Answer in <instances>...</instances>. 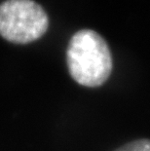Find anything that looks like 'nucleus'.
Listing matches in <instances>:
<instances>
[{
	"label": "nucleus",
	"mask_w": 150,
	"mask_h": 151,
	"mask_svg": "<svg viewBox=\"0 0 150 151\" xmlns=\"http://www.w3.org/2000/svg\"><path fill=\"white\" fill-rule=\"evenodd\" d=\"M115 151H150V139H138L121 146Z\"/></svg>",
	"instance_id": "7ed1b4c3"
},
{
	"label": "nucleus",
	"mask_w": 150,
	"mask_h": 151,
	"mask_svg": "<svg viewBox=\"0 0 150 151\" xmlns=\"http://www.w3.org/2000/svg\"><path fill=\"white\" fill-rule=\"evenodd\" d=\"M66 63L73 80L90 88L103 85L112 70V57L106 41L91 29L80 30L71 37Z\"/></svg>",
	"instance_id": "f257e3e1"
},
{
	"label": "nucleus",
	"mask_w": 150,
	"mask_h": 151,
	"mask_svg": "<svg viewBox=\"0 0 150 151\" xmlns=\"http://www.w3.org/2000/svg\"><path fill=\"white\" fill-rule=\"evenodd\" d=\"M49 19L32 0H6L0 4V35L11 43L28 44L46 33Z\"/></svg>",
	"instance_id": "f03ea898"
}]
</instances>
